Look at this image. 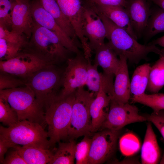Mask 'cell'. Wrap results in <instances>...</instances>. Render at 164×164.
<instances>
[{"instance_id": "cell-1", "label": "cell", "mask_w": 164, "mask_h": 164, "mask_svg": "<svg viewBox=\"0 0 164 164\" xmlns=\"http://www.w3.org/2000/svg\"><path fill=\"white\" fill-rule=\"evenodd\" d=\"M95 10L105 26L106 38L108 40L107 43L118 56H124L130 63L137 64L142 60H148L147 56L151 53L159 55L161 49L156 45H145L139 43L125 30Z\"/></svg>"}, {"instance_id": "cell-2", "label": "cell", "mask_w": 164, "mask_h": 164, "mask_svg": "<svg viewBox=\"0 0 164 164\" xmlns=\"http://www.w3.org/2000/svg\"><path fill=\"white\" fill-rule=\"evenodd\" d=\"M75 91L65 96L57 95L45 108V118L51 147L68 138Z\"/></svg>"}, {"instance_id": "cell-3", "label": "cell", "mask_w": 164, "mask_h": 164, "mask_svg": "<svg viewBox=\"0 0 164 164\" xmlns=\"http://www.w3.org/2000/svg\"><path fill=\"white\" fill-rule=\"evenodd\" d=\"M0 138L8 143L11 148L16 145L46 149L51 147L48 132L43 125L26 120L8 127L1 126Z\"/></svg>"}, {"instance_id": "cell-4", "label": "cell", "mask_w": 164, "mask_h": 164, "mask_svg": "<svg viewBox=\"0 0 164 164\" xmlns=\"http://www.w3.org/2000/svg\"><path fill=\"white\" fill-rule=\"evenodd\" d=\"M0 96L5 98L16 112L19 121L26 120L42 125L46 124L44 109L27 86L0 91Z\"/></svg>"}, {"instance_id": "cell-5", "label": "cell", "mask_w": 164, "mask_h": 164, "mask_svg": "<svg viewBox=\"0 0 164 164\" xmlns=\"http://www.w3.org/2000/svg\"><path fill=\"white\" fill-rule=\"evenodd\" d=\"M63 73L52 65L38 70L25 81L44 109L63 85Z\"/></svg>"}, {"instance_id": "cell-6", "label": "cell", "mask_w": 164, "mask_h": 164, "mask_svg": "<svg viewBox=\"0 0 164 164\" xmlns=\"http://www.w3.org/2000/svg\"><path fill=\"white\" fill-rule=\"evenodd\" d=\"M95 97L93 93L83 87L76 90L68 132V138L71 140L91 133L90 107Z\"/></svg>"}, {"instance_id": "cell-7", "label": "cell", "mask_w": 164, "mask_h": 164, "mask_svg": "<svg viewBox=\"0 0 164 164\" xmlns=\"http://www.w3.org/2000/svg\"><path fill=\"white\" fill-rule=\"evenodd\" d=\"M31 38L30 44L35 49L34 52L54 64L64 60L70 52L55 33L34 21Z\"/></svg>"}, {"instance_id": "cell-8", "label": "cell", "mask_w": 164, "mask_h": 164, "mask_svg": "<svg viewBox=\"0 0 164 164\" xmlns=\"http://www.w3.org/2000/svg\"><path fill=\"white\" fill-rule=\"evenodd\" d=\"M53 63L34 52H20L15 57L6 61H0V72L26 80L38 70Z\"/></svg>"}, {"instance_id": "cell-9", "label": "cell", "mask_w": 164, "mask_h": 164, "mask_svg": "<svg viewBox=\"0 0 164 164\" xmlns=\"http://www.w3.org/2000/svg\"><path fill=\"white\" fill-rule=\"evenodd\" d=\"M121 130L104 129L92 138L88 164H99L108 160L116 149Z\"/></svg>"}, {"instance_id": "cell-10", "label": "cell", "mask_w": 164, "mask_h": 164, "mask_svg": "<svg viewBox=\"0 0 164 164\" xmlns=\"http://www.w3.org/2000/svg\"><path fill=\"white\" fill-rule=\"evenodd\" d=\"M146 121L143 115L139 114L136 106L111 100L107 116L100 129L118 130L128 125Z\"/></svg>"}, {"instance_id": "cell-11", "label": "cell", "mask_w": 164, "mask_h": 164, "mask_svg": "<svg viewBox=\"0 0 164 164\" xmlns=\"http://www.w3.org/2000/svg\"><path fill=\"white\" fill-rule=\"evenodd\" d=\"M67 60V66L63 74V89L60 94L65 96L86 85L87 77L88 60L81 53Z\"/></svg>"}, {"instance_id": "cell-12", "label": "cell", "mask_w": 164, "mask_h": 164, "mask_svg": "<svg viewBox=\"0 0 164 164\" xmlns=\"http://www.w3.org/2000/svg\"><path fill=\"white\" fill-rule=\"evenodd\" d=\"M82 26L83 34L92 51L104 44L107 33L102 21L90 4L82 5Z\"/></svg>"}, {"instance_id": "cell-13", "label": "cell", "mask_w": 164, "mask_h": 164, "mask_svg": "<svg viewBox=\"0 0 164 164\" xmlns=\"http://www.w3.org/2000/svg\"><path fill=\"white\" fill-rule=\"evenodd\" d=\"M33 21L40 26L55 33L63 46L70 52L76 54L80 53L77 45L63 30L53 16L43 7L40 0L30 3Z\"/></svg>"}, {"instance_id": "cell-14", "label": "cell", "mask_w": 164, "mask_h": 164, "mask_svg": "<svg viewBox=\"0 0 164 164\" xmlns=\"http://www.w3.org/2000/svg\"><path fill=\"white\" fill-rule=\"evenodd\" d=\"M34 21L29 0H15L12 12L11 31L31 38Z\"/></svg>"}, {"instance_id": "cell-15", "label": "cell", "mask_w": 164, "mask_h": 164, "mask_svg": "<svg viewBox=\"0 0 164 164\" xmlns=\"http://www.w3.org/2000/svg\"><path fill=\"white\" fill-rule=\"evenodd\" d=\"M138 39L143 36L151 14L147 0H127L125 8Z\"/></svg>"}, {"instance_id": "cell-16", "label": "cell", "mask_w": 164, "mask_h": 164, "mask_svg": "<svg viewBox=\"0 0 164 164\" xmlns=\"http://www.w3.org/2000/svg\"><path fill=\"white\" fill-rule=\"evenodd\" d=\"M119 57L120 63L115 74L114 93L111 100L123 103H128L131 92L127 60L123 56H119Z\"/></svg>"}, {"instance_id": "cell-17", "label": "cell", "mask_w": 164, "mask_h": 164, "mask_svg": "<svg viewBox=\"0 0 164 164\" xmlns=\"http://www.w3.org/2000/svg\"><path fill=\"white\" fill-rule=\"evenodd\" d=\"M111 100V97L101 88L90 107L91 133L101 128L107 116Z\"/></svg>"}, {"instance_id": "cell-18", "label": "cell", "mask_w": 164, "mask_h": 164, "mask_svg": "<svg viewBox=\"0 0 164 164\" xmlns=\"http://www.w3.org/2000/svg\"><path fill=\"white\" fill-rule=\"evenodd\" d=\"M97 67L94 64H92L90 59L88 60L87 77L86 85L95 97L102 88L111 99L114 93L113 77L99 72Z\"/></svg>"}, {"instance_id": "cell-19", "label": "cell", "mask_w": 164, "mask_h": 164, "mask_svg": "<svg viewBox=\"0 0 164 164\" xmlns=\"http://www.w3.org/2000/svg\"><path fill=\"white\" fill-rule=\"evenodd\" d=\"M90 4L117 26L125 30L134 38L136 40L138 39L125 8L121 6Z\"/></svg>"}, {"instance_id": "cell-20", "label": "cell", "mask_w": 164, "mask_h": 164, "mask_svg": "<svg viewBox=\"0 0 164 164\" xmlns=\"http://www.w3.org/2000/svg\"><path fill=\"white\" fill-rule=\"evenodd\" d=\"M95 51L94 64L102 68L103 73L114 77L120 63V59L118 58V55L107 43Z\"/></svg>"}, {"instance_id": "cell-21", "label": "cell", "mask_w": 164, "mask_h": 164, "mask_svg": "<svg viewBox=\"0 0 164 164\" xmlns=\"http://www.w3.org/2000/svg\"><path fill=\"white\" fill-rule=\"evenodd\" d=\"M141 161L143 164L158 163L161 158V152L155 135L151 123L147 125L144 139L141 150Z\"/></svg>"}, {"instance_id": "cell-22", "label": "cell", "mask_w": 164, "mask_h": 164, "mask_svg": "<svg viewBox=\"0 0 164 164\" xmlns=\"http://www.w3.org/2000/svg\"><path fill=\"white\" fill-rule=\"evenodd\" d=\"M13 148L18 151L27 164H49L54 154L50 149L33 146L16 145Z\"/></svg>"}, {"instance_id": "cell-23", "label": "cell", "mask_w": 164, "mask_h": 164, "mask_svg": "<svg viewBox=\"0 0 164 164\" xmlns=\"http://www.w3.org/2000/svg\"><path fill=\"white\" fill-rule=\"evenodd\" d=\"M43 8L54 18L65 32L75 42L77 38L70 22L55 0H39ZM76 43V42H75Z\"/></svg>"}, {"instance_id": "cell-24", "label": "cell", "mask_w": 164, "mask_h": 164, "mask_svg": "<svg viewBox=\"0 0 164 164\" xmlns=\"http://www.w3.org/2000/svg\"><path fill=\"white\" fill-rule=\"evenodd\" d=\"M159 55L149 72L146 90L152 94L158 93L164 86V48L161 49Z\"/></svg>"}, {"instance_id": "cell-25", "label": "cell", "mask_w": 164, "mask_h": 164, "mask_svg": "<svg viewBox=\"0 0 164 164\" xmlns=\"http://www.w3.org/2000/svg\"><path fill=\"white\" fill-rule=\"evenodd\" d=\"M151 67L149 63H145L137 67L134 70L130 83L131 92L133 96L145 93L148 84Z\"/></svg>"}, {"instance_id": "cell-26", "label": "cell", "mask_w": 164, "mask_h": 164, "mask_svg": "<svg viewBox=\"0 0 164 164\" xmlns=\"http://www.w3.org/2000/svg\"><path fill=\"white\" fill-rule=\"evenodd\" d=\"M162 32H164V10L158 7L151 9V14L143 35L144 41L148 42Z\"/></svg>"}, {"instance_id": "cell-27", "label": "cell", "mask_w": 164, "mask_h": 164, "mask_svg": "<svg viewBox=\"0 0 164 164\" xmlns=\"http://www.w3.org/2000/svg\"><path fill=\"white\" fill-rule=\"evenodd\" d=\"M58 147L49 164H73L75 160L76 143L73 139L68 142H58Z\"/></svg>"}, {"instance_id": "cell-28", "label": "cell", "mask_w": 164, "mask_h": 164, "mask_svg": "<svg viewBox=\"0 0 164 164\" xmlns=\"http://www.w3.org/2000/svg\"><path fill=\"white\" fill-rule=\"evenodd\" d=\"M132 102L144 105L151 108L154 112L164 110V94L158 93L150 94L144 93L133 96Z\"/></svg>"}, {"instance_id": "cell-29", "label": "cell", "mask_w": 164, "mask_h": 164, "mask_svg": "<svg viewBox=\"0 0 164 164\" xmlns=\"http://www.w3.org/2000/svg\"><path fill=\"white\" fill-rule=\"evenodd\" d=\"M119 147L123 155L129 156L134 154L139 150L140 144L135 135L132 133H127L120 138Z\"/></svg>"}, {"instance_id": "cell-30", "label": "cell", "mask_w": 164, "mask_h": 164, "mask_svg": "<svg viewBox=\"0 0 164 164\" xmlns=\"http://www.w3.org/2000/svg\"><path fill=\"white\" fill-rule=\"evenodd\" d=\"M0 121L8 127L19 121L16 112L7 101L1 96H0Z\"/></svg>"}, {"instance_id": "cell-31", "label": "cell", "mask_w": 164, "mask_h": 164, "mask_svg": "<svg viewBox=\"0 0 164 164\" xmlns=\"http://www.w3.org/2000/svg\"><path fill=\"white\" fill-rule=\"evenodd\" d=\"M92 142V138L88 136L76 144L75 157L76 164H88V158Z\"/></svg>"}, {"instance_id": "cell-32", "label": "cell", "mask_w": 164, "mask_h": 164, "mask_svg": "<svg viewBox=\"0 0 164 164\" xmlns=\"http://www.w3.org/2000/svg\"><path fill=\"white\" fill-rule=\"evenodd\" d=\"M23 48L0 38V61H6L14 58L20 52Z\"/></svg>"}, {"instance_id": "cell-33", "label": "cell", "mask_w": 164, "mask_h": 164, "mask_svg": "<svg viewBox=\"0 0 164 164\" xmlns=\"http://www.w3.org/2000/svg\"><path fill=\"white\" fill-rule=\"evenodd\" d=\"M0 0V25L8 29L12 25V12L14 1Z\"/></svg>"}, {"instance_id": "cell-34", "label": "cell", "mask_w": 164, "mask_h": 164, "mask_svg": "<svg viewBox=\"0 0 164 164\" xmlns=\"http://www.w3.org/2000/svg\"><path fill=\"white\" fill-rule=\"evenodd\" d=\"M0 38L10 43L19 45L24 48L28 45L26 36L10 31L5 27L0 25Z\"/></svg>"}, {"instance_id": "cell-35", "label": "cell", "mask_w": 164, "mask_h": 164, "mask_svg": "<svg viewBox=\"0 0 164 164\" xmlns=\"http://www.w3.org/2000/svg\"><path fill=\"white\" fill-rule=\"evenodd\" d=\"M14 76L0 72V91L15 88L26 85L25 82Z\"/></svg>"}, {"instance_id": "cell-36", "label": "cell", "mask_w": 164, "mask_h": 164, "mask_svg": "<svg viewBox=\"0 0 164 164\" xmlns=\"http://www.w3.org/2000/svg\"><path fill=\"white\" fill-rule=\"evenodd\" d=\"M143 115L147 121L152 123L158 130L164 139V111L157 112H153L151 114Z\"/></svg>"}, {"instance_id": "cell-37", "label": "cell", "mask_w": 164, "mask_h": 164, "mask_svg": "<svg viewBox=\"0 0 164 164\" xmlns=\"http://www.w3.org/2000/svg\"><path fill=\"white\" fill-rule=\"evenodd\" d=\"M13 148L6 155L2 164H27L18 151Z\"/></svg>"}, {"instance_id": "cell-38", "label": "cell", "mask_w": 164, "mask_h": 164, "mask_svg": "<svg viewBox=\"0 0 164 164\" xmlns=\"http://www.w3.org/2000/svg\"><path fill=\"white\" fill-rule=\"evenodd\" d=\"M89 3L94 5L121 6L125 8L127 0H88Z\"/></svg>"}, {"instance_id": "cell-39", "label": "cell", "mask_w": 164, "mask_h": 164, "mask_svg": "<svg viewBox=\"0 0 164 164\" xmlns=\"http://www.w3.org/2000/svg\"><path fill=\"white\" fill-rule=\"evenodd\" d=\"M11 148L7 142L0 138V163L2 164L5 159V155L8 150Z\"/></svg>"}, {"instance_id": "cell-40", "label": "cell", "mask_w": 164, "mask_h": 164, "mask_svg": "<svg viewBox=\"0 0 164 164\" xmlns=\"http://www.w3.org/2000/svg\"><path fill=\"white\" fill-rule=\"evenodd\" d=\"M149 44L158 45L164 48V35L152 41Z\"/></svg>"}, {"instance_id": "cell-41", "label": "cell", "mask_w": 164, "mask_h": 164, "mask_svg": "<svg viewBox=\"0 0 164 164\" xmlns=\"http://www.w3.org/2000/svg\"><path fill=\"white\" fill-rule=\"evenodd\" d=\"M151 1L164 10V0H151Z\"/></svg>"}, {"instance_id": "cell-42", "label": "cell", "mask_w": 164, "mask_h": 164, "mask_svg": "<svg viewBox=\"0 0 164 164\" xmlns=\"http://www.w3.org/2000/svg\"><path fill=\"white\" fill-rule=\"evenodd\" d=\"M160 164H164V152L162 155V157L160 159Z\"/></svg>"}, {"instance_id": "cell-43", "label": "cell", "mask_w": 164, "mask_h": 164, "mask_svg": "<svg viewBox=\"0 0 164 164\" xmlns=\"http://www.w3.org/2000/svg\"></svg>"}]
</instances>
